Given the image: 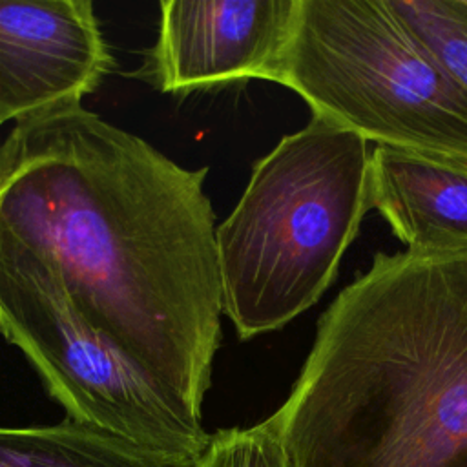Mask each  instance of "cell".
<instances>
[{
  "instance_id": "obj_10",
  "label": "cell",
  "mask_w": 467,
  "mask_h": 467,
  "mask_svg": "<svg viewBox=\"0 0 467 467\" xmlns=\"http://www.w3.org/2000/svg\"><path fill=\"white\" fill-rule=\"evenodd\" d=\"M390 5L467 91V0H390Z\"/></svg>"
},
{
  "instance_id": "obj_1",
  "label": "cell",
  "mask_w": 467,
  "mask_h": 467,
  "mask_svg": "<svg viewBox=\"0 0 467 467\" xmlns=\"http://www.w3.org/2000/svg\"><path fill=\"white\" fill-rule=\"evenodd\" d=\"M206 171L82 104L15 122L0 142V230L51 265L88 317L199 412L223 316Z\"/></svg>"
},
{
  "instance_id": "obj_2",
  "label": "cell",
  "mask_w": 467,
  "mask_h": 467,
  "mask_svg": "<svg viewBox=\"0 0 467 467\" xmlns=\"http://www.w3.org/2000/svg\"><path fill=\"white\" fill-rule=\"evenodd\" d=\"M270 420L290 467H467V250L378 252Z\"/></svg>"
},
{
  "instance_id": "obj_7",
  "label": "cell",
  "mask_w": 467,
  "mask_h": 467,
  "mask_svg": "<svg viewBox=\"0 0 467 467\" xmlns=\"http://www.w3.org/2000/svg\"><path fill=\"white\" fill-rule=\"evenodd\" d=\"M111 69L89 0H0V126L80 104Z\"/></svg>"
},
{
  "instance_id": "obj_4",
  "label": "cell",
  "mask_w": 467,
  "mask_h": 467,
  "mask_svg": "<svg viewBox=\"0 0 467 467\" xmlns=\"http://www.w3.org/2000/svg\"><path fill=\"white\" fill-rule=\"evenodd\" d=\"M272 82L367 142L467 170V91L390 0H297Z\"/></svg>"
},
{
  "instance_id": "obj_3",
  "label": "cell",
  "mask_w": 467,
  "mask_h": 467,
  "mask_svg": "<svg viewBox=\"0 0 467 467\" xmlns=\"http://www.w3.org/2000/svg\"><path fill=\"white\" fill-rule=\"evenodd\" d=\"M367 140L312 115L261 157L217 226L223 314L239 339L279 330L317 303L368 206Z\"/></svg>"
},
{
  "instance_id": "obj_8",
  "label": "cell",
  "mask_w": 467,
  "mask_h": 467,
  "mask_svg": "<svg viewBox=\"0 0 467 467\" xmlns=\"http://www.w3.org/2000/svg\"><path fill=\"white\" fill-rule=\"evenodd\" d=\"M368 206L409 252L467 250V170L376 146L368 159Z\"/></svg>"
},
{
  "instance_id": "obj_11",
  "label": "cell",
  "mask_w": 467,
  "mask_h": 467,
  "mask_svg": "<svg viewBox=\"0 0 467 467\" xmlns=\"http://www.w3.org/2000/svg\"><path fill=\"white\" fill-rule=\"evenodd\" d=\"M192 467H290L283 440L270 416L250 427L221 429Z\"/></svg>"
},
{
  "instance_id": "obj_9",
  "label": "cell",
  "mask_w": 467,
  "mask_h": 467,
  "mask_svg": "<svg viewBox=\"0 0 467 467\" xmlns=\"http://www.w3.org/2000/svg\"><path fill=\"white\" fill-rule=\"evenodd\" d=\"M0 467H170L100 431L71 420L0 427Z\"/></svg>"
},
{
  "instance_id": "obj_5",
  "label": "cell",
  "mask_w": 467,
  "mask_h": 467,
  "mask_svg": "<svg viewBox=\"0 0 467 467\" xmlns=\"http://www.w3.org/2000/svg\"><path fill=\"white\" fill-rule=\"evenodd\" d=\"M0 332L38 372L67 420L192 467L210 434L192 409L78 306L42 257L0 230Z\"/></svg>"
},
{
  "instance_id": "obj_6",
  "label": "cell",
  "mask_w": 467,
  "mask_h": 467,
  "mask_svg": "<svg viewBox=\"0 0 467 467\" xmlns=\"http://www.w3.org/2000/svg\"><path fill=\"white\" fill-rule=\"evenodd\" d=\"M159 36L139 69L171 95L250 78L274 80L297 0H162Z\"/></svg>"
}]
</instances>
